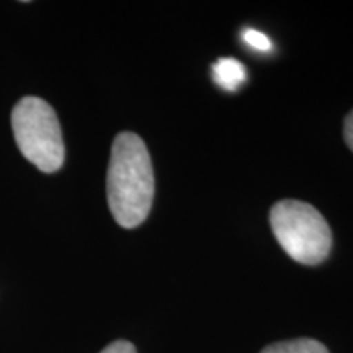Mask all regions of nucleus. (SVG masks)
<instances>
[{"label":"nucleus","mask_w":353,"mask_h":353,"mask_svg":"<svg viewBox=\"0 0 353 353\" xmlns=\"http://www.w3.org/2000/svg\"><path fill=\"white\" fill-rule=\"evenodd\" d=\"M15 143L26 161L44 174H52L64 164V141L56 112L38 97H23L12 110Z\"/></svg>","instance_id":"2"},{"label":"nucleus","mask_w":353,"mask_h":353,"mask_svg":"<svg viewBox=\"0 0 353 353\" xmlns=\"http://www.w3.org/2000/svg\"><path fill=\"white\" fill-rule=\"evenodd\" d=\"M213 79L224 90L236 92L245 81V68L234 57H221L213 65Z\"/></svg>","instance_id":"4"},{"label":"nucleus","mask_w":353,"mask_h":353,"mask_svg":"<svg viewBox=\"0 0 353 353\" xmlns=\"http://www.w3.org/2000/svg\"><path fill=\"white\" fill-rule=\"evenodd\" d=\"M272 231L291 259L303 265H317L327 259L332 232L327 221L309 203L278 201L270 211Z\"/></svg>","instance_id":"3"},{"label":"nucleus","mask_w":353,"mask_h":353,"mask_svg":"<svg viewBox=\"0 0 353 353\" xmlns=\"http://www.w3.org/2000/svg\"><path fill=\"white\" fill-rule=\"evenodd\" d=\"M242 39L249 48H252L255 51L265 52L272 50V41L267 34H263L262 32H257V30L247 28L242 32Z\"/></svg>","instance_id":"6"},{"label":"nucleus","mask_w":353,"mask_h":353,"mask_svg":"<svg viewBox=\"0 0 353 353\" xmlns=\"http://www.w3.org/2000/svg\"><path fill=\"white\" fill-rule=\"evenodd\" d=\"M343 136H345V143L348 144V148H350L353 152V110L348 113V117L345 118V125H343Z\"/></svg>","instance_id":"8"},{"label":"nucleus","mask_w":353,"mask_h":353,"mask_svg":"<svg viewBox=\"0 0 353 353\" xmlns=\"http://www.w3.org/2000/svg\"><path fill=\"white\" fill-rule=\"evenodd\" d=\"M100 353H136V348L132 343L126 341H117L110 343L108 347H105Z\"/></svg>","instance_id":"7"},{"label":"nucleus","mask_w":353,"mask_h":353,"mask_svg":"<svg viewBox=\"0 0 353 353\" xmlns=\"http://www.w3.org/2000/svg\"><path fill=\"white\" fill-rule=\"evenodd\" d=\"M262 353H329V350L314 339H294L268 345Z\"/></svg>","instance_id":"5"},{"label":"nucleus","mask_w":353,"mask_h":353,"mask_svg":"<svg viewBox=\"0 0 353 353\" xmlns=\"http://www.w3.org/2000/svg\"><path fill=\"white\" fill-rule=\"evenodd\" d=\"M107 196L114 221L125 229L148 218L154 200V170L144 141L134 132H120L113 141L107 172Z\"/></svg>","instance_id":"1"}]
</instances>
